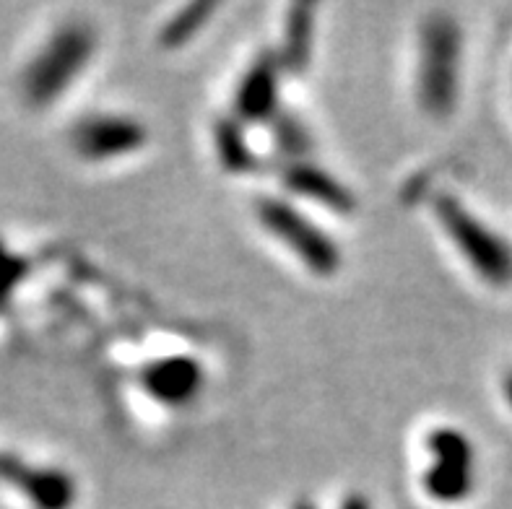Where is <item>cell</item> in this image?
<instances>
[{
    "label": "cell",
    "mask_w": 512,
    "mask_h": 509,
    "mask_svg": "<svg viewBox=\"0 0 512 509\" xmlns=\"http://www.w3.org/2000/svg\"><path fill=\"white\" fill-rule=\"evenodd\" d=\"M276 99H279L276 60L260 58L242 78V86L237 91V115L242 120H266L276 115Z\"/></svg>",
    "instance_id": "52a82bcc"
},
{
    "label": "cell",
    "mask_w": 512,
    "mask_h": 509,
    "mask_svg": "<svg viewBox=\"0 0 512 509\" xmlns=\"http://www.w3.org/2000/svg\"><path fill=\"white\" fill-rule=\"evenodd\" d=\"M143 387L149 390L154 398L180 406L195 398V393L203 385V372L198 361L175 356V359H159L143 369L141 374Z\"/></svg>",
    "instance_id": "8992f818"
},
{
    "label": "cell",
    "mask_w": 512,
    "mask_h": 509,
    "mask_svg": "<svg viewBox=\"0 0 512 509\" xmlns=\"http://www.w3.org/2000/svg\"><path fill=\"white\" fill-rule=\"evenodd\" d=\"M297 509H312V507H297Z\"/></svg>",
    "instance_id": "e0dca14e"
},
{
    "label": "cell",
    "mask_w": 512,
    "mask_h": 509,
    "mask_svg": "<svg viewBox=\"0 0 512 509\" xmlns=\"http://www.w3.org/2000/svg\"><path fill=\"white\" fill-rule=\"evenodd\" d=\"M437 216H440L445 232L461 247L466 260L474 265L479 276L492 284H507L512 278V252L497 234H492L484 224L471 216L466 208L453 198L437 200Z\"/></svg>",
    "instance_id": "3957f363"
},
{
    "label": "cell",
    "mask_w": 512,
    "mask_h": 509,
    "mask_svg": "<svg viewBox=\"0 0 512 509\" xmlns=\"http://www.w3.org/2000/svg\"><path fill=\"white\" fill-rule=\"evenodd\" d=\"M146 143V130L128 117H89L78 123L73 133V146L86 159H112L130 151H138Z\"/></svg>",
    "instance_id": "5b68a950"
},
{
    "label": "cell",
    "mask_w": 512,
    "mask_h": 509,
    "mask_svg": "<svg viewBox=\"0 0 512 509\" xmlns=\"http://www.w3.org/2000/svg\"><path fill=\"white\" fill-rule=\"evenodd\" d=\"M429 452L435 455L437 463L461 465V468H471L474 465V450L471 442L455 429H437L427 437Z\"/></svg>",
    "instance_id": "8fae6325"
},
{
    "label": "cell",
    "mask_w": 512,
    "mask_h": 509,
    "mask_svg": "<svg viewBox=\"0 0 512 509\" xmlns=\"http://www.w3.org/2000/svg\"><path fill=\"white\" fill-rule=\"evenodd\" d=\"M21 276H24V263L0 247V302H6L8 291L16 281H21Z\"/></svg>",
    "instance_id": "9a60e30c"
},
{
    "label": "cell",
    "mask_w": 512,
    "mask_h": 509,
    "mask_svg": "<svg viewBox=\"0 0 512 509\" xmlns=\"http://www.w3.org/2000/svg\"><path fill=\"white\" fill-rule=\"evenodd\" d=\"M471 486H474L471 468H461V465L435 463L424 473V489L437 502H461Z\"/></svg>",
    "instance_id": "9c48e42d"
},
{
    "label": "cell",
    "mask_w": 512,
    "mask_h": 509,
    "mask_svg": "<svg viewBox=\"0 0 512 509\" xmlns=\"http://www.w3.org/2000/svg\"><path fill=\"white\" fill-rule=\"evenodd\" d=\"M344 509H370V507H367V502H364L362 497H351L349 502L344 504Z\"/></svg>",
    "instance_id": "2e32d148"
},
{
    "label": "cell",
    "mask_w": 512,
    "mask_h": 509,
    "mask_svg": "<svg viewBox=\"0 0 512 509\" xmlns=\"http://www.w3.org/2000/svg\"><path fill=\"white\" fill-rule=\"evenodd\" d=\"M258 216L273 237H279L286 247H292L307 268H312L320 276H333L341 265V255L333 239L325 237L318 226L307 221L292 206H286L281 200H260Z\"/></svg>",
    "instance_id": "277c9868"
},
{
    "label": "cell",
    "mask_w": 512,
    "mask_h": 509,
    "mask_svg": "<svg viewBox=\"0 0 512 509\" xmlns=\"http://www.w3.org/2000/svg\"><path fill=\"white\" fill-rule=\"evenodd\" d=\"M461 71V29L450 16H429L422 29L419 97L429 115H448L458 99Z\"/></svg>",
    "instance_id": "6da1fadb"
},
{
    "label": "cell",
    "mask_w": 512,
    "mask_h": 509,
    "mask_svg": "<svg viewBox=\"0 0 512 509\" xmlns=\"http://www.w3.org/2000/svg\"><path fill=\"white\" fill-rule=\"evenodd\" d=\"M216 11V6L211 3H193V6L182 8L175 19L169 21L167 29L162 32V45L164 47H180L185 45L190 37H193L198 29L208 21V16Z\"/></svg>",
    "instance_id": "4fadbf2b"
},
{
    "label": "cell",
    "mask_w": 512,
    "mask_h": 509,
    "mask_svg": "<svg viewBox=\"0 0 512 509\" xmlns=\"http://www.w3.org/2000/svg\"><path fill=\"white\" fill-rule=\"evenodd\" d=\"M94 52V37L86 26H63L47 47L39 52L24 73V94L37 107H45L60 97L73 78L84 71Z\"/></svg>",
    "instance_id": "7a4b0ae2"
},
{
    "label": "cell",
    "mask_w": 512,
    "mask_h": 509,
    "mask_svg": "<svg viewBox=\"0 0 512 509\" xmlns=\"http://www.w3.org/2000/svg\"><path fill=\"white\" fill-rule=\"evenodd\" d=\"M284 180L294 193L318 200L323 206H331L333 211H354V198L349 195V190L344 185H338L331 174H325L323 169L312 167V164H292L286 169Z\"/></svg>",
    "instance_id": "ba28073f"
},
{
    "label": "cell",
    "mask_w": 512,
    "mask_h": 509,
    "mask_svg": "<svg viewBox=\"0 0 512 509\" xmlns=\"http://www.w3.org/2000/svg\"><path fill=\"white\" fill-rule=\"evenodd\" d=\"M312 47V8L310 6H294L289 13V24H286V55L284 63L292 71H302L310 58Z\"/></svg>",
    "instance_id": "30bf717a"
},
{
    "label": "cell",
    "mask_w": 512,
    "mask_h": 509,
    "mask_svg": "<svg viewBox=\"0 0 512 509\" xmlns=\"http://www.w3.org/2000/svg\"><path fill=\"white\" fill-rule=\"evenodd\" d=\"M216 151L221 156V164L229 172H247V169H253V154L245 146V136H242L240 125L219 123V128H216Z\"/></svg>",
    "instance_id": "7c38bea8"
},
{
    "label": "cell",
    "mask_w": 512,
    "mask_h": 509,
    "mask_svg": "<svg viewBox=\"0 0 512 509\" xmlns=\"http://www.w3.org/2000/svg\"><path fill=\"white\" fill-rule=\"evenodd\" d=\"M273 136H276V143L286 156H302L310 149V138L294 117H276Z\"/></svg>",
    "instance_id": "5bb4252c"
}]
</instances>
